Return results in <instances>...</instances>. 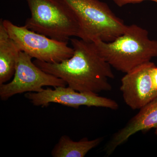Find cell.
<instances>
[{
    "instance_id": "cell-4",
    "label": "cell",
    "mask_w": 157,
    "mask_h": 157,
    "mask_svg": "<svg viewBox=\"0 0 157 157\" xmlns=\"http://www.w3.org/2000/svg\"><path fill=\"white\" fill-rule=\"evenodd\" d=\"M76 14L80 25L78 38L87 42L114 41L128 25L100 0H64Z\"/></svg>"
},
{
    "instance_id": "cell-3",
    "label": "cell",
    "mask_w": 157,
    "mask_h": 157,
    "mask_svg": "<svg viewBox=\"0 0 157 157\" xmlns=\"http://www.w3.org/2000/svg\"><path fill=\"white\" fill-rule=\"evenodd\" d=\"M31 16L25 25L51 39L68 42L78 37L79 21L72 8L64 0H26Z\"/></svg>"
},
{
    "instance_id": "cell-11",
    "label": "cell",
    "mask_w": 157,
    "mask_h": 157,
    "mask_svg": "<svg viewBox=\"0 0 157 157\" xmlns=\"http://www.w3.org/2000/svg\"><path fill=\"white\" fill-rule=\"evenodd\" d=\"M103 140V137H98L92 140L84 138L75 141L69 136L63 135L54 147L51 155L53 157H83Z\"/></svg>"
},
{
    "instance_id": "cell-6",
    "label": "cell",
    "mask_w": 157,
    "mask_h": 157,
    "mask_svg": "<svg viewBox=\"0 0 157 157\" xmlns=\"http://www.w3.org/2000/svg\"><path fill=\"white\" fill-rule=\"evenodd\" d=\"M33 58L21 51L17 59L15 73L12 81L0 85V98L6 101L17 94L38 93L43 86H66L67 83L58 78L42 70L32 61Z\"/></svg>"
},
{
    "instance_id": "cell-13",
    "label": "cell",
    "mask_w": 157,
    "mask_h": 157,
    "mask_svg": "<svg viewBox=\"0 0 157 157\" xmlns=\"http://www.w3.org/2000/svg\"><path fill=\"white\" fill-rule=\"evenodd\" d=\"M151 77L154 88L157 90V67H155L152 70Z\"/></svg>"
},
{
    "instance_id": "cell-14",
    "label": "cell",
    "mask_w": 157,
    "mask_h": 157,
    "mask_svg": "<svg viewBox=\"0 0 157 157\" xmlns=\"http://www.w3.org/2000/svg\"><path fill=\"white\" fill-rule=\"evenodd\" d=\"M155 135H156L157 136V127L155 128Z\"/></svg>"
},
{
    "instance_id": "cell-12",
    "label": "cell",
    "mask_w": 157,
    "mask_h": 157,
    "mask_svg": "<svg viewBox=\"0 0 157 157\" xmlns=\"http://www.w3.org/2000/svg\"><path fill=\"white\" fill-rule=\"evenodd\" d=\"M112 1L117 6L120 7H123L128 4H137L145 1H152L157 4V0H112Z\"/></svg>"
},
{
    "instance_id": "cell-9",
    "label": "cell",
    "mask_w": 157,
    "mask_h": 157,
    "mask_svg": "<svg viewBox=\"0 0 157 157\" xmlns=\"http://www.w3.org/2000/svg\"><path fill=\"white\" fill-rule=\"evenodd\" d=\"M139 109L138 113L111 137L105 147L107 155L112 154L117 147L135 133L157 128V97Z\"/></svg>"
},
{
    "instance_id": "cell-10",
    "label": "cell",
    "mask_w": 157,
    "mask_h": 157,
    "mask_svg": "<svg viewBox=\"0 0 157 157\" xmlns=\"http://www.w3.org/2000/svg\"><path fill=\"white\" fill-rule=\"evenodd\" d=\"M21 51L0 21V85L6 83L14 76Z\"/></svg>"
},
{
    "instance_id": "cell-5",
    "label": "cell",
    "mask_w": 157,
    "mask_h": 157,
    "mask_svg": "<svg viewBox=\"0 0 157 157\" xmlns=\"http://www.w3.org/2000/svg\"><path fill=\"white\" fill-rule=\"evenodd\" d=\"M3 25L9 36L21 51L36 59L48 63H60L73 56L74 49L68 42L51 39L28 29L18 26L8 20L2 19Z\"/></svg>"
},
{
    "instance_id": "cell-7",
    "label": "cell",
    "mask_w": 157,
    "mask_h": 157,
    "mask_svg": "<svg viewBox=\"0 0 157 157\" xmlns=\"http://www.w3.org/2000/svg\"><path fill=\"white\" fill-rule=\"evenodd\" d=\"M54 89L47 88L40 92H28L25 97L34 106L47 107L50 103H56L78 109L81 106L104 107L117 110L119 105L116 101L99 94L80 92L70 87L59 86Z\"/></svg>"
},
{
    "instance_id": "cell-1",
    "label": "cell",
    "mask_w": 157,
    "mask_h": 157,
    "mask_svg": "<svg viewBox=\"0 0 157 157\" xmlns=\"http://www.w3.org/2000/svg\"><path fill=\"white\" fill-rule=\"evenodd\" d=\"M73 56L60 63L35 59L33 63L46 73L62 78L68 86L80 92L99 94L112 90L109 79L114 75L111 66L100 53L94 42L70 39Z\"/></svg>"
},
{
    "instance_id": "cell-8",
    "label": "cell",
    "mask_w": 157,
    "mask_h": 157,
    "mask_svg": "<svg viewBox=\"0 0 157 157\" xmlns=\"http://www.w3.org/2000/svg\"><path fill=\"white\" fill-rule=\"evenodd\" d=\"M151 61L136 67L122 78L120 90L126 104L132 109H140L157 97L152 82Z\"/></svg>"
},
{
    "instance_id": "cell-2",
    "label": "cell",
    "mask_w": 157,
    "mask_h": 157,
    "mask_svg": "<svg viewBox=\"0 0 157 157\" xmlns=\"http://www.w3.org/2000/svg\"><path fill=\"white\" fill-rule=\"evenodd\" d=\"M103 57L111 67L126 73L157 57V40L137 25H128L126 31L112 42H94Z\"/></svg>"
}]
</instances>
